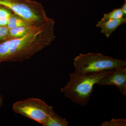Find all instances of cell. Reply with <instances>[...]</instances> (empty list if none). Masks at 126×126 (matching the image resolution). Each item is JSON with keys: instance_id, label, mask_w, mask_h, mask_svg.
Wrapping results in <instances>:
<instances>
[{"instance_id": "obj_4", "label": "cell", "mask_w": 126, "mask_h": 126, "mask_svg": "<svg viewBox=\"0 0 126 126\" xmlns=\"http://www.w3.org/2000/svg\"><path fill=\"white\" fill-rule=\"evenodd\" d=\"M0 5L10 10L30 24L40 27L50 18L40 3L33 0H0Z\"/></svg>"}, {"instance_id": "obj_12", "label": "cell", "mask_w": 126, "mask_h": 126, "mask_svg": "<svg viewBox=\"0 0 126 126\" xmlns=\"http://www.w3.org/2000/svg\"><path fill=\"white\" fill-rule=\"evenodd\" d=\"M126 119L113 118L109 121L104 122L101 125L102 126H126Z\"/></svg>"}, {"instance_id": "obj_8", "label": "cell", "mask_w": 126, "mask_h": 126, "mask_svg": "<svg viewBox=\"0 0 126 126\" xmlns=\"http://www.w3.org/2000/svg\"><path fill=\"white\" fill-rule=\"evenodd\" d=\"M43 26L38 27L33 25H30L9 29L10 35L11 39L22 38L31 32L38 29Z\"/></svg>"}, {"instance_id": "obj_7", "label": "cell", "mask_w": 126, "mask_h": 126, "mask_svg": "<svg viewBox=\"0 0 126 126\" xmlns=\"http://www.w3.org/2000/svg\"><path fill=\"white\" fill-rule=\"evenodd\" d=\"M126 23V18L123 17L117 19L101 20L98 22L96 26L101 29V32L102 33L104 34L107 38H109L118 27Z\"/></svg>"}, {"instance_id": "obj_13", "label": "cell", "mask_w": 126, "mask_h": 126, "mask_svg": "<svg viewBox=\"0 0 126 126\" xmlns=\"http://www.w3.org/2000/svg\"><path fill=\"white\" fill-rule=\"evenodd\" d=\"M10 29L6 26H0V43L11 39Z\"/></svg>"}, {"instance_id": "obj_11", "label": "cell", "mask_w": 126, "mask_h": 126, "mask_svg": "<svg viewBox=\"0 0 126 126\" xmlns=\"http://www.w3.org/2000/svg\"><path fill=\"white\" fill-rule=\"evenodd\" d=\"M124 13L121 8L114 9L112 11L104 15L101 20L105 21L109 20L117 19L125 17Z\"/></svg>"}, {"instance_id": "obj_2", "label": "cell", "mask_w": 126, "mask_h": 126, "mask_svg": "<svg viewBox=\"0 0 126 126\" xmlns=\"http://www.w3.org/2000/svg\"><path fill=\"white\" fill-rule=\"evenodd\" d=\"M111 71L89 74H81L74 72L69 75V81L61 88L60 91L74 103L86 106L94 85Z\"/></svg>"}, {"instance_id": "obj_9", "label": "cell", "mask_w": 126, "mask_h": 126, "mask_svg": "<svg viewBox=\"0 0 126 126\" xmlns=\"http://www.w3.org/2000/svg\"><path fill=\"white\" fill-rule=\"evenodd\" d=\"M69 122L65 118L59 116L54 111L49 116L44 126H67Z\"/></svg>"}, {"instance_id": "obj_1", "label": "cell", "mask_w": 126, "mask_h": 126, "mask_svg": "<svg viewBox=\"0 0 126 126\" xmlns=\"http://www.w3.org/2000/svg\"><path fill=\"white\" fill-rule=\"evenodd\" d=\"M55 24L50 18L38 29L22 38L0 43V63L23 62L49 46L56 38Z\"/></svg>"}, {"instance_id": "obj_6", "label": "cell", "mask_w": 126, "mask_h": 126, "mask_svg": "<svg viewBox=\"0 0 126 126\" xmlns=\"http://www.w3.org/2000/svg\"><path fill=\"white\" fill-rule=\"evenodd\" d=\"M97 84L100 86H116L122 95L126 97V67L111 71Z\"/></svg>"}, {"instance_id": "obj_3", "label": "cell", "mask_w": 126, "mask_h": 126, "mask_svg": "<svg viewBox=\"0 0 126 126\" xmlns=\"http://www.w3.org/2000/svg\"><path fill=\"white\" fill-rule=\"evenodd\" d=\"M75 72L81 74L112 71L126 67V60L113 58L101 53H80L74 59Z\"/></svg>"}, {"instance_id": "obj_16", "label": "cell", "mask_w": 126, "mask_h": 126, "mask_svg": "<svg viewBox=\"0 0 126 126\" xmlns=\"http://www.w3.org/2000/svg\"><path fill=\"white\" fill-rule=\"evenodd\" d=\"M121 8L123 12L124 15L126 16V0H124V4Z\"/></svg>"}, {"instance_id": "obj_15", "label": "cell", "mask_w": 126, "mask_h": 126, "mask_svg": "<svg viewBox=\"0 0 126 126\" xmlns=\"http://www.w3.org/2000/svg\"><path fill=\"white\" fill-rule=\"evenodd\" d=\"M8 18H0V26H7Z\"/></svg>"}, {"instance_id": "obj_10", "label": "cell", "mask_w": 126, "mask_h": 126, "mask_svg": "<svg viewBox=\"0 0 126 126\" xmlns=\"http://www.w3.org/2000/svg\"><path fill=\"white\" fill-rule=\"evenodd\" d=\"M30 25L31 24L28 23L24 19L18 15L13 13L8 18L6 26L9 29H11Z\"/></svg>"}, {"instance_id": "obj_5", "label": "cell", "mask_w": 126, "mask_h": 126, "mask_svg": "<svg viewBox=\"0 0 126 126\" xmlns=\"http://www.w3.org/2000/svg\"><path fill=\"white\" fill-rule=\"evenodd\" d=\"M16 114L35 121L44 126L49 116L53 111L52 106L38 98H30L14 103L12 107Z\"/></svg>"}, {"instance_id": "obj_14", "label": "cell", "mask_w": 126, "mask_h": 126, "mask_svg": "<svg viewBox=\"0 0 126 126\" xmlns=\"http://www.w3.org/2000/svg\"><path fill=\"white\" fill-rule=\"evenodd\" d=\"M13 13L8 8L0 5V18H9Z\"/></svg>"}, {"instance_id": "obj_17", "label": "cell", "mask_w": 126, "mask_h": 126, "mask_svg": "<svg viewBox=\"0 0 126 126\" xmlns=\"http://www.w3.org/2000/svg\"><path fill=\"white\" fill-rule=\"evenodd\" d=\"M3 102V96L1 94H0V109L1 108Z\"/></svg>"}]
</instances>
